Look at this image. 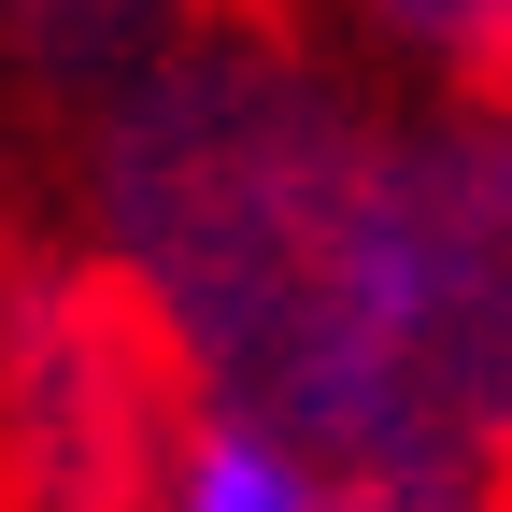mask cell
<instances>
[{
    "mask_svg": "<svg viewBox=\"0 0 512 512\" xmlns=\"http://www.w3.org/2000/svg\"><path fill=\"white\" fill-rule=\"evenodd\" d=\"M200 384L86 242L0 271V512H143Z\"/></svg>",
    "mask_w": 512,
    "mask_h": 512,
    "instance_id": "obj_2",
    "label": "cell"
},
{
    "mask_svg": "<svg viewBox=\"0 0 512 512\" xmlns=\"http://www.w3.org/2000/svg\"><path fill=\"white\" fill-rule=\"evenodd\" d=\"M328 29L413 100H512V0H328Z\"/></svg>",
    "mask_w": 512,
    "mask_h": 512,
    "instance_id": "obj_5",
    "label": "cell"
},
{
    "mask_svg": "<svg viewBox=\"0 0 512 512\" xmlns=\"http://www.w3.org/2000/svg\"><path fill=\"white\" fill-rule=\"evenodd\" d=\"M342 512H512V470H470V456H399V470H342Z\"/></svg>",
    "mask_w": 512,
    "mask_h": 512,
    "instance_id": "obj_6",
    "label": "cell"
},
{
    "mask_svg": "<svg viewBox=\"0 0 512 512\" xmlns=\"http://www.w3.org/2000/svg\"><path fill=\"white\" fill-rule=\"evenodd\" d=\"M57 242L157 313L214 413L342 470H512V100H413L342 29L200 0L57 114Z\"/></svg>",
    "mask_w": 512,
    "mask_h": 512,
    "instance_id": "obj_1",
    "label": "cell"
},
{
    "mask_svg": "<svg viewBox=\"0 0 512 512\" xmlns=\"http://www.w3.org/2000/svg\"><path fill=\"white\" fill-rule=\"evenodd\" d=\"M143 512H342V456H313V441L271 427V413H214L200 399Z\"/></svg>",
    "mask_w": 512,
    "mask_h": 512,
    "instance_id": "obj_4",
    "label": "cell"
},
{
    "mask_svg": "<svg viewBox=\"0 0 512 512\" xmlns=\"http://www.w3.org/2000/svg\"><path fill=\"white\" fill-rule=\"evenodd\" d=\"M15 256H29V228H15V214H0V271H15Z\"/></svg>",
    "mask_w": 512,
    "mask_h": 512,
    "instance_id": "obj_7",
    "label": "cell"
},
{
    "mask_svg": "<svg viewBox=\"0 0 512 512\" xmlns=\"http://www.w3.org/2000/svg\"><path fill=\"white\" fill-rule=\"evenodd\" d=\"M185 15H200V0H0V72H15L43 100V128H57L100 86H128Z\"/></svg>",
    "mask_w": 512,
    "mask_h": 512,
    "instance_id": "obj_3",
    "label": "cell"
}]
</instances>
